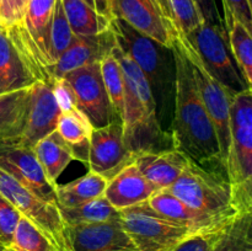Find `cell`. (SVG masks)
<instances>
[{"mask_svg":"<svg viewBox=\"0 0 252 251\" xmlns=\"http://www.w3.org/2000/svg\"><path fill=\"white\" fill-rule=\"evenodd\" d=\"M231 219L218 224V225L211 226V228L193 231L189 236H186L172 251H212L213 246L224 233Z\"/></svg>","mask_w":252,"mask_h":251,"instance_id":"34","label":"cell"},{"mask_svg":"<svg viewBox=\"0 0 252 251\" xmlns=\"http://www.w3.org/2000/svg\"><path fill=\"white\" fill-rule=\"evenodd\" d=\"M125 78L123 142L133 159L143 153L170 149V134L160 126L157 106L147 78L117 43L112 49Z\"/></svg>","mask_w":252,"mask_h":251,"instance_id":"2","label":"cell"},{"mask_svg":"<svg viewBox=\"0 0 252 251\" xmlns=\"http://www.w3.org/2000/svg\"><path fill=\"white\" fill-rule=\"evenodd\" d=\"M111 11L161 46L172 47L177 31L157 0H111Z\"/></svg>","mask_w":252,"mask_h":251,"instance_id":"12","label":"cell"},{"mask_svg":"<svg viewBox=\"0 0 252 251\" xmlns=\"http://www.w3.org/2000/svg\"><path fill=\"white\" fill-rule=\"evenodd\" d=\"M0 167L42 199L57 203V185L48 181L32 148L0 144Z\"/></svg>","mask_w":252,"mask_h":251,"instance_id":"15","label":"cell"},{"mask_svg":"<svg viewBox=\"0 0 252 251\" xmlns=\"http://www.w3.org/2000/svg\"><path fill=\"white\" fill-rule=\"evenodd\" d=\"M30 0H0V22L11 26L22 21Z\"/></svg>","mask_w":252,"mask_h":251,"instance_id":"36","label":"cell"},{"mask_svg":"<svg viewBox=\"0 0 252 251\" xmlns=\"http://www.w3.org/2000/svg\"><path fill=\"white\" fill-rule=\"evenodd\" d=\"M94 126L79 108L62 113L56 132L70 148L74 157L79 161L88 162L89 145Z\"/></svg>","mask_w":252,"mask_h":251,"instance_id":"23","label":"cell"},{"mask_svg":"<svg viewBox=\"0 0 252 251\" xmlns=\"http://www.w3.org/2000/svg\"><path fill=\"white\" fill-rule=\"evenodd\" d=\"M0 251H10V250L7 248H5V246H2L1 244H0Z\"/></svg>","mask_w":252,"mask_h":251,"instance_id":"42","label":"cell"},{"mask_svg":"<svg viewBox=\"0 0 252 251\" xmlns=\"http://www.w3.org/2000/svg\"><path fill=\"white\" fill-rule=\"evenodd\" d=\"M184 37L198 54L211 75L229 93L234 95L249 88L233 63L228 33L223 24L202 22Z\"/></svg>","mask_w":252,"mask_h":251,"instance_id":"9","label":"cell"},{"mask_svg":"<svg viewBox=\"0 0 252 251\" xmlns=\"http://www.w3.org/2000/svg\"><path fill=\"white\" fill-rule=\"evenodd\" d=\"M157 1H158V4L160 5V7H161V9H162V11L165 12V15H166V16L169 17V19L171 20V21H172L171 15H170L169 5H167V0H157ZM172 24H174V22H172Z\"/></svg>","mask_w":252,"mask_h":251,"instance_id":"41","label":"cell"},{"mask_svg":"<svg viewBox=\"0 0 252 251\" xmlns=\"http://www.w3.org/2000/svg\"><path fill=\"white\" fill-rule=\"evenodd\" d=\"M108 180L96 172L89 171L84 176L66 185H57L56 199L59 208H73L102 196Z\"/></svg>","mask_w":252,"mask_h":251,"instance_id":"25","label":"cell"},{"mask_svg":"<svg viewBox=\"0 0 252 251\" xmlns=\"http://www.w3.org/2000/svg\"><path fill=\"white\" fill-rule=\"evenodd\" d=\"M225 30L228 33V43L231 56L236 62V66L245 80L246 85H252V37L251 30L241 24L231 15H225Z\"/></svg>","mask_w":252,"mask_h":251,"instance_id":"27","label":"cell"},{"mask_svg":"<svg viewBox=\"0 0 252 251\" xmlns=\"http://www.w3.org/2000/svg\"><path fill=\"white\" fill-rule=\"evenodd\" d=\"M189 157L172 148L160 152L143 153L134 159V164L155 189L169 188L184 172Z\"/></svg>","mask_w":252,"mask_h":251,"instance_id":"20","label":"cell"},{"mask_svg":"<svg viewBox=\"0 0 252 251\" xmlns=\"http://www.w3.org/2000/svg\"><path fill=\"white\" fill-rule=\"evenodd\" d=\"M134 159L123 142V125L120 118L107 126L94 128L89 145V171L110 180Z\"/></svg>","mask_w":252,"mask_h":251,"instance_id":"13","label":"cell"},{"mask_svg":"<svg viewBox=\"0 0 252 251\" xmlns=\"http://www.w3.org/2000/svg\"><path fill=\"white\" fill-rule=\"evenodd\" d=\"M193 1L198 7V11L204 22L223 24V20H221L218 7H217L216 0H193Z\"/></svg>","mask_w":252,"mask_h":251,"instance_id":"39","label":"cell"},{"mask_svg":"<svg viewBox=\"0 0 252 251\" xmlns=\"http://www.w3.org/2000/svg\"><path fill=\"white\" fill-rule=\"evenodd\" d=\"M52 90H53L54 98H56L57 105H58L62 113L78 108L73 89L70 88L65 79H54L53 83H52Z\"/></svg>","mask_w":252,"mask_h":251,"instance_id":"37","label":"cell"},{"mask_svg":"<svg viewBox=\"0 0 252 251\" xmlns=\"http://www.w3.org/2000/svg\"><path fill=\"white\" fill-rule=\"evenodd\" d=\"M212 251H252V212L236 214Z\"/></svg>","mask_w":252,"mask_h":251,"instance_id":"29","label":"cell"},{"mask_svg":"<svg viewBox=\"0 0 252 251\" xmlns=\"http://www.w3.org/2000/svg\"><path fill=\"white\" fill-rule=\"evenodd\" d=\"M89 6L108 19H113L112 11H111V0H84Z\"/></svg>","mask_w":252,"mask_h":251,"instance_id":"40","label":"cell"},{"mask_svg":"<svg viewBox=\"0 0 252 251\" xmlns=\"http://www.w3.org/2000/svg\"><path fill=\"white\" fill-rule=\"evenodd\" d=\"M74 37L75 36L71 32L70 26L68 24L63 5H62V0H56L51 27V54L52 59H53V65L57 59L70 46Z\"/></svg>","mask_w":252,"mask_h":251,"instance_id":"32","label":"cell"},{"mask_svg":"<svg viewBox=\"0 0 252 251\" xmlns=\"http://www.w3.org/2000/svg\"><path fill=\"white\" fill-rule=\"evenodd\" d=\"M111 31L116 43L132 58L147 78L157 106L160 126L169 133L174 115L175 58L171 48L140 33L123 20L113 17Z\"/></svg>","mask_w":252,"mask_h":251,"instance_id":"3","label":"cell"},{"mask_svg":"<svg viewBox=\"0 0 252 251\" xmlns=\"http://www.w3.org/2000/svg\"><path fill=\"white\" fill-rule=\"evenodd\" d=\"M32 149L46 177L53 185H58L57 181L62 172L66 169L71 160L75 159L70 148L59 137L56 130L39 139Z\"/></svg>","mask_w":252,"mask_h":251,"instance_id":"24","label":"cell"},{"mask_svg":"<svg viewBox=\"0 0 252 251\" xmlns=\"http://www.w3.org/2000/svg\"><path fill=\"white\" fill-rule=\"evenodd\" d=\"M0 194L6 198L21 217L42 231L61 251H74L68 225L58 204L51 203L20 184L0 167Z\"/></svg>","mask_w":252,"mask_h":251,"instance_id":"7","label":"cell"},{"mask_svg":"<svg viewBox=\"0 0 252 251\" xmlns=\"http://www.w3.org/2000/svg\"><path fill=\"white\" fill-rule=\"evenodd\" d=\"M167 189L192 209L213 220H228L238 214L231 204L228 176L206 169L191 159L181 176Z\"/></svg>","mask_w":252,"mask_h":251,"instance_id":"5","label":"cell"},{"mask_svg":"<svg viewBox=\"0 0 252 251\" xmlns=\"http://www.w3.org/2000/svg\"><path fill=\"white\" fill-rule=\"evenodd\" d=\"M121 223L137 251H172L193 233L158 216L145 202L120 211Z\"/></svg>","mask_w":252,"mask_h":251,"instance_id":"10","label":"cell"},{"mask_svg":"<svg viewBox=\"0 0 252 251\" xmlns=\"http://www.w3.org/2000/svg\"><path fill=\"white\" fill-rule=\"evenodd\" d=\"M175 39L179 43L181 51L184 52L187 61L191 64L202 102L216 129L217 139H218L219 149H220L221 165L226 172V160H228L229 143H230V106L233 94L229 93L220 83H218L211 75V73L202 63L198 54L194 52V49L184 36L176 33Z\"/></svg>","mask_w":252,"mask_h":251,"instance_id":"8","label":"cell"},{"mask_svg":"<svg viewBox=\"0 0 252 251\" xmlns=\"http://www.w3.org/2000/svg\"><path fill=\"white\" fill-rule=\"evenodd\" d=\"M116 44L111 29L95 36H75L70 46L49 69L53 79L63 78L69 71L91 63H100Z\"/></svg>","mask_w":252,"mask_h":251,"instance_id":"17","label":"cell"},{"mask_svg":"<svg viewBox=\"0 0 252 251\" xmlns=\"http://www.w3.org/2000/svg\"><path fill=\"white\" fill-rule=\"evenodd\" d=\"M63 78L73 89L78 108L90 120L94 128L103 127L117 120L101 76L100 63L74 69Z\"/></svg>","mask_w":252,"mask_h":251,"instance_id":"11","label":"cell"},{"mask_svg":"<svg viewBox=\"0 0 252 251\" xmlns=\"http://www.w3.org/2000/svg\"><path fill=\"white\" fill-rule=\"evenodd\" d=\"M101 76L116 116L122 121L125 101V78L117 58L111 52L100 62Z\"/></svg>","mask_w":252,"mask_h":251,"instance_id":"30","label":"cell"},{"mask_svg":"<svg viewBox=\"0 0 252 251\" xmlns=\"http://www.w3.org/2000/svg\"><path fill=\"white\" fill-rule=\"evenodd\" d=\"M155 191V187L145 180L137 165L132 162L108 180L103 197L117 211H122L147 202Z\"/></svg>","mask_w":252,"mask_h":251,"instance_id":"19","label":"cell"},{"mask_svg":"<svg viewBox=\"0 0 252 251\" xmlns=\"http://www.w3.org/2000/svg\"><path fill=\"white\" fill-rule=\"evenodd\" d=\"M226 176L236 213L252 212V91L233 95Z\"/></svg>","mask_w":252,"mask_h":251,"instance_id":"4","label":"cell"},{"mask_svg":"<svg viewBox=\"0 0 252 251\" xmlns=\"http://www.w3.org/2000/svg\"><path fill=\"white\" fill-rule=\"evenodd\" d=\"M171 49L175 58L174 115L169 129L171 148L206 169L226 175L216 129L202 102L191 64L176 39Z\"/></svg>","mask_w":252,"mask_h":251,"instance_id":"1","label":"cell"},{"mask_svg":"<svg viewBox=\"0 0 252 251\" xmlns=\"http://www.w3.org/2000/svg\"><path fill=\"white\" fill-rule=\"evenodd\" d=\"M31 86L0 94V144L19 142L24 129Z\"/></svg>","mask_w":252,"mask_h":251,"instance_id":"22","label":"cell"},{"mask_svg":"<svg viewBox=\"0 0 252 251\" xmlns=\"http://www.w3.org/2000/svg\"><path fill=\"white\" fill-rule=\"evenodd\" d=\"M74 36H95L111 29L112 19L98 14L84 0H62Z\"/></svg>","mask_w":252,"mask_h":251,"instance_id":"26","label":"cell"},{"mask_svg":"<svg viewBox=\"0 0 252 251\" xmlns=\"http://www.w3.org/2000/svg\"><path fill=\"white\" fill-rule=\"evenodd\" d=\"M167 5L177 33L189 34L204 22L193 0H167Z\"/></svg>","mask_w":252,"mask_h":251,"instance_id":"33","label":"cell"},{"mask_svg":"<svg viewBox=\"0 0 252 251\" xmlns=\"http://www.w3.org/2000/svg\"><path fill=\"white\" fill-rule=\"evenodd\" d=\"M59 209L68 226L103 223V221L116 220L121 218L120 211L111 206L103 194L78 207Z\"/></svg>","mask_w":252,"mask_h":251,"instance_id":"28","label":"cell"},{"mask_svg":"<svg viewBox=\"0 0 252 251\" xmlns=\"http://www.w3.org/2000/svg\"><path fill=\"white\" fill-rule=\"evenodd\" d=\"M145 203L161 218L185 226V228L189 229L191 231H198L202 230V229L211 228V226L218 225V224L226 221L213 220V219L198 213L194 209H192L191 207L187 206L185 202H182L179 197L172 194L167 188L155 191L147 199Z\"/></svg>","mask_w":252,"mask_h":251,"instance_id":"21","label":"cell"},{"mask_svg":"<svg viewBox=\"0 0 252 251\" xmlns=\"http://www.w3.org/2000/svg\"><path fill=\"white\" fill-rule=\"evenodd\" d=\"M10 251H61L39 229L21 217L15 230Z\"/></svg>","mask_w":252,"mask_h":251,"instance_id":"31","label":"cell"},{"mask_svg":"<svg viewBox=\"0 0 252 251\" xmlns=\"http://www.w3.org/2000/svg\"><path fill=\"white\" fill-rule=\"evenodd\" d=\"M38 80L29 61L0 22V94L27 88Z\"/></svg>","mask_w":252,"mask_h":251,"instance_id":"18","label":"cell"},{"mask_svg":"<svg viewBox=\"0 0 252 251\" xmlns=\"http://www.w3.org/2000/svg\"><path fill=\"white\" fill-rule=\"evenodd\" d=\"M56 0H30L21 22L7 26L12 39L24 53L37 79L53 83L49 74L53 65L51 54V27Z\"/></svg>","mask_w":252,"mask_h":251,"instance_id":"6","label":"cell"},{"mask_svg":"<svg viewBox=\"0 0 252 251\" xmlns=\"http://www.w3.org/2000/svg\"><path fill=\"white\" fill-rule=\"evenodd\" d=\"M224 14L238 19L249 30L252 27L251 0H223Z\"/></svg>","mask_w":252,"mask_h":251,"instance_id":"38","label":"cell"},{"mask_svg":"<svg viewBox=\"0 0 252 251\" xmlns=\"http://www.w3.org/2000/svg\"><path fill=\"white\" fill-rule=\"evenodd\" d=\"M21 214L17 209L0 194V244L9 249L14 238Z\"/></svg>","mask_w":252,"mask_h":251,"instance_id":"35","label":"cell"},{"mask_svg":"<svg viewBox=\"0 0 252 251\" xmlns=\"http://www.w3.org/2000/svg\"><path fill=\"white\" fill-rule=\"evenodd\" d=\"M62 112L54 98L52 84L37 80L31 85L26 118L16 144L33 148L39 139L54 132Z\"/></svg>","mask_w":252,"mask_h":251,"instance_id":"14","label":"cell"},{"mask_svg":"<svg viewBox=\"0 0 252 251\" xmlns=\"http://www.w3.org/2000/svg\"><path fill=\"white\" fill-rule=\"evenodd\" d=\"M74 251H137L121 218L103 223L68 226Z\"/></svg>","mask_w":252,"mask_h":251,"instance_id":"16","label":"cell"}]
</instances>
